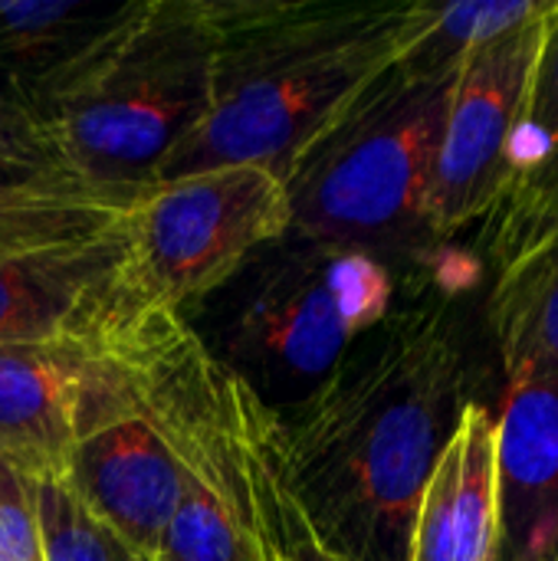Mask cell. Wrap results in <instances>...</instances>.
Segmentation results:
<instances>
[{
    "label": "cell",
    "mask_w": 558,
    "mask_h": 561,
    "mask_svg": "<svg viewBox=\"0 0 558 561\" xmlns=\"http://www.w3.org/2000/svg\"><path fill=\"white\" fill-rule=\"evenodd\" d=\"M141 191L49 178L0 191V263L26 250L99 233L118 224Z\"/></svg>",
    "instance_id": "17"
},
{
    "label": "cell",
    "mask_w": 558,
    "mask_h": 561,
    "mask_svg": "<svg viewBox=\"0 0 558 561\" xmlns=\"http://www.w3.org/2000/svg\"><path fill=\"white\" fill-rule=\"evenodd\" d=\"M210 102L155 181L257 164L280 181L401 53L414 3L210 0Z\"/></svg>",
    "instance_id": "2"
},
{
    "label": "cell",
    "mask_w": 558,
    "mask_h": 561,
    "mask_svg": "<svg viewBox=\"0 0 558 561\" xmlns=\"http://www.w3.org/2000/svg\"><path fill=\"white\" fill-rule=\"evenodd\" d=\"M125 220L135 302L187 316L257 250L289 233V194L273 171L230 164L155 181Z\"/></svg>",
    "instance_id": "7"
},
{
    "label": "cell",
    "mask_w": 558,
    "mask_h": 561,
    "mask_svg": "<svg viewBox=\"0 0 558 561\" xmlns=\"http://www.w3.org/2000/svg\"><path fill=\"white\" fill-rule=\"evenodd\" d=\"M543 561H558V552H553V556H549V559H543Z\"/></svg>",
    "instance_id": "24"
},
{
    "label": "cell",
    "mask_w": 558,
    "mask_h": 561,
    "mask_svg": "<svg viewBox=\"0 0 558 561\" xmlns=\"http://www.w3.org/2000/svg\"><path fill=\"white\" fill-rule=\"evenodd\" d=\"M0 561H43L36 480L0 457Z\"/></svg>",
    "instance_id": "23"
},
{
    "label": "cell",
    "mask_w": 558,
    "mask_h": 561,
    "mask_svg": "<svg viewBox=\"0 0 558 561\" xmlns=\"http://www.w3.org/2000/svg\"><path fill=\"white\" fill-rule=\"evenodd\" d=\"M497 417V561L558 552V371L506 378Z\"/></svg>",
    "instance_id": "12"
},
{
    "label": "cell",
    "mask_w": 558,
    "mask_h": 561,
    "mask_svg": "<svg viewBox=\"0 0 558 561\" xmlns=\"http://www.w3.org/2000/svg\"><path fill=\"white\" fill-rule=\"evenodd\" d=\"M102 342L164 434L181 500L158 561H257L240 450V378L171 309L135 296L102 325Z\"/></svg>",
    "instance_id": "6"
},
{
    "label": "cell",
    "mask_w": 558,
    "mask_h": 561,
    "mask_svg": "<svg viewBox=\"0 0 558 561\" xmlns=\"http://www.w3.org/2000/svg\"><path fill=\"white\" fill-rule=\"evenodd\" d=\"M553 7L556 0L539 16L480 46L460 66L431 178L428 224L434 240L493 214L510 194L520 174L516 138L529 79Z\"/></svg>",
    "instance_id": "8"
},
{
    "label": "cell",
    "mask_w": 558,
    "mask_h": 561,
    "mask_svg": "<svg viewBox=\"0 0 558 561\" xmlns=\"http://www.w3.org/2000/svg\"><path fill=\"white\" fill-rule=\"evenodd\" d=\"M141 0H0V72L7 95L33 102L112 30H118Z\"/></svg>",
    "instance_id": "14"
},
{
    "label": "cell",
    "mask_w": 558,
    "mask_h": 561,
    "mask_svg": "<svg viewBox=\"0 0 558 561\" xmlns=\"http://www.w3.org/2000/svg\"><path fill=\"white\" fill-rule=\"evenodd\" d=\"M558 145V0L546 20L543 46L536 53L529 99L523 112V128L516 138V168L520 174L546 158ZM516 174V178H520Z\"/></svg>",
    "instance_id": "22"
},
{
    "label": "cell",
    "mask_w": 558,
    "mask_h": 561,
    "mask_svg": "<svg viewBox=\"0 0 558 561\" xmlns=\"http://www.w3.org/2000/svg\"><path fill=\"white\" fill-rule=\"evenodd\" d=\"M549 0H460V3H414L398 66L411 76H441L460 69L480 46L506 36L526 20L539 16Z\"/></svg>",
    "instance_id": "18"
},
{
    "label": "cell",
    "mask_w": 558,
    "mask_h": 561,
    "mask_svg": "<svg viewBox=\"0 0 558 561\" xmlns=\"http://www.w3.org/2000/svg\"><path fill=\"white\" fill-rule=\"evenodd\" d=\"M49 178H72L43 118L20 99L0 95V191Z\"/></svg>",
    "instance_id": "21"
},
{
    "label": "cell",
    "mask_w": 558,
    "mask_h": 561,
    "mask_svg": "<svg viewBox=\"0 0 558 561\" xmlns=\"http://www.w3.org/2000/svg\"><path fill=\"white\" fill-rule=\"evenodd\" d=\"M474 388L451 296H421L365 332L296 404L276 411L283 460L319 536L355 561H408L421 493Z\"/></svg>",
    "instance_id": "1"
},
{
    "label": "cell",
    "mask_w": 558,
    "mask_h": 561,
    "mask_svg": "<svg viewBox=\"0 0 558 561\" xmlns=\"http://www.w3.org/2000/svg\"><path fill=\"white\" fill-rule=\"evenodd\" d=\"M240 450L257 561H355L332 549L306 516L283 460L280 421L240 381Z\"/></svg>",
    "instance_id": "15"
},
{
    "label": "cell",
    "mask_w": 558,
    "mask_h": 561,
    "mask_svg": "<svg viewBox=\"0 0 558 561\" xmlns=\"http://www.w3.org/2000/svg\"><path fill=\"white\" fill-rule=\"evenodd\" d=\"M497 417L474 401L421 493L408 561H497Z\"/></svg>",
    "instance_id": "13"
},
{
    "label": "cell",
    "mask_w": 558,
    "mask_h": 561,
    "mask_svg": "<svg viewBox=\"0 0 558 561\" xmlns=\"http://www.w3.org/2000/svg\"><path fill=\"white\" fill-rule=\"evenodd\" d=\"M128 394L102 335L0 345V457L30 480H59L79 437Z\"/></svg>",
    "instance_id": "9"
},
{
    "label": "cell",
    "mask_w": 558,
    "mask_h": 561,
    "mask_svg": "<svg viewBox=\"0 0 558 561\" xmlns=\"http://www.w3.org/2000/svg\"><path fill=\"white\" fill-rule=\"evenodd\" d=\"M558 233V145L539 158L533 168H526L503 204L497 207V227H493V243L490 256L493 266L503 270L546 240Z\"/></svg>",
    "instance_id": "19"
},
{
    "label": "cell",
    "mask_w": 558,
    "mask_h": 561,
    "mask_svg": "<svg viewBox=\"0 0 558 561\" xmlns=\"http://www.w3.org/2000/svg\"><path fill=\"white\" fill-rule=\"evenodd\" d=\"M43 561H138L99 526L62 480H36Z\"/></svg>",
    "instance_id": "20"
},
{
    "label": "cell",
    "mask_w": 558,
    "mask_h": 561,
    "mask_svg": "<svg viewBox=\"0 0 558 561\" xmlns=\"http://www.w3.org/2000/svg\"><path fill=\"white\" fill-rule=\"evenodd\" d=\"M487 312L506 378L558 371V233L497 270Z\"/></svg>",
    "instance_id": "16"
},
{
    "label": "cell",
    "mask_w": 558,
    "mask_h": 561,
    "mask_svg": "<svg viewBox=\"0 0 558 561\" xmlns=\"http://www.w3.org/2000/svg\"><path fill=\"white\" fill-rule=\"evenodd\" d=\"M398 302L375 253L286 233L257 250L184 319L263 404L303 401Z\"/></svg>",
    "instance_id": "4"
},
{
    "label": "cell",
    "mask_w": 558,
    "mask_h": 561,
    "mask_svg": "<svg viewBox=\"0 0 558 561\" xmlns=\"http://www.w3.org/2000/svg\"><path fill=\"white\" fill-rule=\"evenodd\" d=\"M128 217V214H125ZM0 263V345L92 339L132 299L128 220Z\"/></svg>",
    "instance_id": "11"
},
{
    "label": "cell",
    "mask_w": 558,
    "mask_h": 561,
    "mask_svg": "<svg viewBox=\"0 0 558 561\" xmlns=\"http://www.w3.org/2000/svg\"><path fill=\"white\" fill-rule=\"evenodd\" d=\"M59 480L135 559L158 561L181 500V470L135 388L79 437Z\"/></svg>",
    "instance_id": "10"
},
{
    "label": "cell",
    "mask_w": 558,
    "mask_h": 561,
    "mask_svg": "<svg viewBox=\"0 0 558 561\" xmlns=\"http://www.w3.org/2000/svg\"><path fill=\"white\" fill-rule=\"evenodd\" d=\"M214 53L210 0H141L26 105L43 118L72 178L145 191L204 118Z\"/></svg>",
    "instance_id": "3"
},
{
    "label": "cell",
    "mask_w": 558,
    "mask_h": 561,
    "mask_svg": "<svg viewBox=\"0 0 558 561\" xmlns=\"http://www.w3.org/2000/svg\"><path fill=\"white\" fill-rule=\"evenodd\" d=\"M457 72L391 62L289 171V233L391 263L431 237L428 204ZM395 266V263H391Z\"/></svg>",
    "instance_id": "5"
}]
</instances>
